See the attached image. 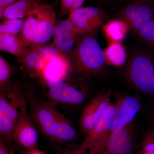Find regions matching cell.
Instances as JSON below:
<instances>
[{
	"mask_svg": "<svg viewBox=\"0 0 154 154\" xmlns=\"http://www.w3.org/2000/svg\"><path fill=\"white\" fill-rule=\"evenodd\" d=\"M28 113L31 121L45 137L60 144L74 141L77 132L73 125L48 99L30 94L28 96Z\"/></svg>",
	"mask_w": 154,
	"mask_h": 154,
	"instance_id": "6da1fadb",
	"label": "cell"
},
{
	"mask_svg": "<svg viewBox=\"0 0 154 154\" xmlns=\"http://www.w3.org/2000/svg\"><path fill=\"white\" fill-rule=\"evenodd\" d=\"M124 75L133 88L146 96H154V51L145 47L129 53Z\"/></svg>",
	"mask_w": 154,
	"mask_h": 154,
	"instance_id": "7a4b0ae2",
	"label": "cell"
},
{
	"mask_svg": "<svg viewBox=\"0 0 154 154\" xmlns=\"http://www.w3.org/2000/svg\"><path fill=\"white\" fill-rule=\"evenodd\" d=\"M24 19V27L19 37L27 47L44 45L52 36L56 20L52 5L44 3Z\"/></svg>",
	"mask_w": 154,
	"mask_h": 154,
	"instance_id": "3957f363",
	"label": "cell"
},
{
	"mask_svg": "<svg viewBox=\"0 0 154 154\" xmlns=\"http://www.w3.org/2000/svg\"><path fill=\"white\" fill-rule=\"evenodd\" d=\"M97 30L83 35L72 53V65L79 72L99 73L107 63L104 49L96 38Z\"/></svg>",
	"mask_w": 154,
	"mask_h": 154,
	"instance_id": "277c9868",
	"label": "cell"
},
{
	"mask_svg": "<svg viewBox=\"0 0 154 154\" xmlns=\"http://www.w3.org/2000/svg\"><path fill=\"white\" fill-rule=\"evenodd\" d=\"M28 99L21 86L11 84L0 92V136L6 143L12 142V134L22 108Z\"/></svg>",
	"mask_w": 154,
	"mask_h": 154,
	"instance_id": "5b68a950",
	"label": "cell"
},
{
	"mask_svg": "<svg viewBox=\"0 0 154 154\" xmlns=\"http://www.w3.org/2000/svg\"><path fill=\"white\" fill-rule=\"evenodd\" d=\"M115 112L114 103L109 105L100 121L77 147L70 149L74 154H101L105 149L111 131Z\"/></svg>",
	"mask_w": 154,
	"mask_h": 154,
	"instance_id": "8992f818",
	"label": "cell"
},
{
	"mask_svg": "<svg viewBox=\"0 0 154 154\" xmlns=\"http://www.w3.org/2000/svg\"><path fill=\"white\" fill-rule=\"evenodd\" d=\"M48 99L56 105L75 106L82 104L86 99L87 91L82 84H76L65 79L44 81Z\"/></svg>",
	"mask_w": 154,
	"mask_h": 154,
	"instance_id": "52a82bcc",
	"label": "cell"
},
{
	"mask_svg": "<svg viewBox=\"0 0 154 154\" xmlns=\"http://www.w3.org/2000/svg\"><path fill=\"white\" fill-rule=\"evenodd\" d=\"M154 18V0H134L119 11L116 19L128 25L133 35Z\"/></svg>",
	"mask_w": 154,
	"mask_h": 154,
	"instance_id": "ba28073f",
	"label": "cell"
},
{
	"mask_svg": "<svg viewBox=\"0 0 154 154\" xmlns=\"http://www.w3.org/2000/svg\"><path fill=\"white\" fill-rule=\"evenodd\" d=\"M112 92L102 91L88 103L83 110L79 120L80 131L86 136L100 121L111 104Z\"/></svg>",
	"mask_w": 154,
	"mask_h": 154,
	"instance_id": "9c48e42d",
	"label": "cell"
},
{
	"mask_svg": "<svg viewBox=\"0 0 154 154\" xmlns=\"http://www.w3.org/2000/svg\"><path fill=\"white\" fill-rule=\"evenodd\" d=\"M106 19L107 15L100 7L79 8L72 11L68 18L79 36L98 30Z\"/></svg>",
	"mask_w": 154,
	"mask_h": 154,
	"instance_id": "30bf717a",
	"label": "cell"
},
{
	"mask_svg": "<svg viewBox=\"0 0 154 154\" xmlns=\"http://www.w3.org/2000/svg\"><path fill=\"white\" fill-rule=\"evenodd\" d=\"M28 104L21 110L13 134L12 142L23 149L38 148V134L36 127L31 121L27 110Z\"/></svg>",
	"mask_w": 154,
	"mask_h": 154,
	"instance_id": "8fae6325",
	"label": "cell"
},
{
	"mask_svg": "<svg viewBox=\"0 0 154 154\" xmlns=\"http://www.w3.org/2000/svg\"><path fill=\"white\" fill-rule=\"evenodd\" d=\"M135 143L134 127L131 122L111 131L101 154H133Z\"/></svg>",
	"mask_w": 154,
	"mask_h": 154,
	"instance_id": "7c38bea8",
	"label": "cell"
},
{
	"mask_svg": "<svg viewBox=\"0 0 154 154\" xmlns=\"http://www.w3.org/2000/svg\"><path fill=\"white\" fill-rule=\"evenodd\" d=\"M115 97V112L111 131L132 122L141 107L139 99L133 95L117 94Z\"/></svg>",
	"mask_w": 154,
	"mask_h": 154,
	"instance_id": "4fadbf2b",
	"label": "cell"
},
{
	"mask_svg": "<svg viewBox=\"0 0 154 154\" xmlns=\"http://www.w3.org/2000/svg\"><path fill=\"white\" fill-rule=\"evenodd\" d=\"M52 36L53 44L63 54L72 50L79 36L74 26L68 19L54 25Z\"/></svg>",
	"mask_w": 154,
	"mask_h": 154,
	"instance_id": "5bb4252c",
	"label": "cell"
},
{
	"mask_svg": "<svg viewBox=\"0 0 154 154\" xmlns=\"http://www.w3.org/2000/svg\"><path fill=\"white\" fill-rule=\"evenodd\" d=\"M25 72L31 76L41 75L46 62L37 49V46H30L19 58Z\"/></svg>",
	"mask_w": 154,
	"mask_h": 154,
	"instance_id": "9a60e30c",
	"label": "cell"
},
{
	"mask_svg": "<svg viewBox=\"0 0 154 154\" xmlns=\"http://www.w3.org/2000/svg\"><path fill=\"white\" fill-rule=\"evenodd\" d=\"M44 4L42 0H19L6 8L2 19H24L38 6Z\"/></svg>",
	"mask_w": 154,
	"mask_h": 154,
	"instance_id": "2e32d148",
	"label": "cell"
},
{
	"mask_svg": "<svg viewBox=\"0 0 154 154\" xmlns=\"http://www.w3.org/2000/svg\"><path fill=\"white\" fill-rule=\"evenodd\" d=\"M69 63L64 55L46 63L41 77L44 81L51 79H65L70 68Z\"/></svg>",
	"mask_w": 154,
	"mask_h": 154,
	"instance_id": "e0dca14e",
	"label": "cell"
},
{
	"mask_svg": "<svg viewBox=\"0 0 154 154\" xmlns=\"http://www.w3.org/2000/svg\"><path fill=\"white\" fill-rule=\"evenodd\" d=\"M28 49L26 45L17 35L0 33V50L16 56L22 57Z\"/></svg>",
	"mask_w": 154,
	"mask_h": 154,
	"instance_id": "ac0fdd59",
	"label": "cell"
},
{
	"mask_svg": "<svg viewBox=\"0 0 154 154\" xmlns=\"http://www.w3.org/2000/svg\"><path fill=\"white\" fill-rule=\"evenodd\" d=\"M102 29L110 42H122L129 30L126 22L116 18L103 25Z\"/></svg>",
	"mask_w": 154,
	"mask_h": 154,
	"instance_id": "d6986e66",
	"label": "cell"
},
{
	"mask_svg": "<svg viewBox=\"0 0 154 154\" xmlns=\"http://www.w3.org/2000/svg\"><path fill=\"white\" fill-rule=\"evenodd\" d=\"M104 50L107 63L116 67L126 64L128 56L122 42H110Z\"/></svg>",
	"mask_w": 154,
	"mask_h": 154,
	"instance_id": "ffe728a7",
	"label": "cell"
},
{
	"mask_svg": "<svg viewBox=\"0 0 154 154\" xmlns=\"http://www.w3.org/2000/svg\"><path fill=\"white\" fill-rule=\"evenodd\" d=\"M137 35L144 47L154 51V18L141 28Z\"/></svg>",
	"mask_w": 154,
	"mask_h": 154,
	"instance_id": "44dd1931",
	"label": "cell"
},
{
	"mask_svg": "<svg viewBox=\"0 0 154 154\" xmlns=\"http://www.w3.org/2000/svg\"><path fill=\"white\" fill-rule=\"evenodd\" d=\"M25 19H15L4 20L0 24V33L20 34L24 27Z\"/></svg>",
	"mask_w": 154,
	"mask_h": 154,
	"instance_id": "7402d4cb",
	"label": "cell"
},
{
	"mask_svg": "<svg viewBox=\"0 0 154 154\" xmlns=\"http://www.w3.org/2000/svg\"><path fill=\"white\" fill-rule=\"evenodd\" d=\"M12 75V69L9 63L0 56V92L5 90L10 85Z\"/></svg>",
	"mask_w": 154,
	"mask_h": 154,
	"instance_id": "603a6c76",
	"label": "cell"
},
{
	"mask_svg": "<svg viewBox=\"0 0 154 154\" xmlns=\"http://www.w3.org/2000/svg\"><path fill=\"white\" fill-rule=\"evenodd\" d=\"M38 52L46 63L49 62L63 55L53 43L50 45L37 46Z\"/></svg>",
	"mask_w": 154,
	"mask_h": 154,
	"instance_id": "cb8c5ba5",
	"label": "cell"
},
{
	"mask_svg": "<svg viewBox=\"0 0 154 154\" xmlns=\"http://www.w3.org/2000/svg\"><path fill=\"white\" fill-rule=\"evenodd\" d=\"M61 17L69 14L72 11L81 8L86 0H60Z\"/></svg>",
	"mask_w": 154,
	"mask_h": 154,
	"instance_id": "d4e9b609",
	"label": "cell"
},
{
	"mask_svg": "<svg viewBox=\"0 0 154 154\" xmlns=\"http://www.w3.org/2000/svg\"><path fill=\"white\" fill-rule=\"evenodd\" d=\"M9 145L0 138V154H14V149Z\"/></svg>",
	"mask_w": 154,
	"mask_h": 154,
	"instance_id": "484cf974",
	"label": "cell"
},
{
	"mask_svg": "<svg viewBox=\"0 0 154 154\" xmlns=\"http://www.w3.org/2000/svg\"><path fill=\"white\" fill-rule=\"evenodd\" d=\"M19 0H0V18L2 19L6 8Z\"/></svg>",
	"mask_w": 154,
	"mask_h": 154,
	"instance_id": "4316f807",
	"label": "cell"
},
{
	"mask_svg": "<svg viewBox=\"0 0 154 154\" xmlns=\"http://www.w3.org/2000/svg\"><path fill=\"white\" fill-rule=\"evenodd\" d=\"M21 154H48L42 151L38 148L30 149H19Z\"/></svg>",
	"mask_w": 154,
	"mask_h": 154,
	"instance_id": "83f0119b",
	"label": "cell"
},
{
	"mask_svg": "<svg viewBox=\"0 0 154 154\" xmlns=\"http://www.w3.org/2000/svg\"><path fill=\"white\" fill-rule=\"evenodd\" d=\"M61 154H73L68 149H66Z\"/></svg>",
	"mask_w": 154,
	"mask_h": 154,
	"instance_id": "f1b7e54d",
	"label": "cell"
},
{
	"mask_svg": "<svg viewBox=\"0 0 154 154\" xmlns=\"http://www.w3.org/2000/svg\"><path fill=\"white\" fill-rule=\"evenodd\" d=\"M104 1L107 2H113V1H116V0H104Z\"/></svg>",
	"mask_w": 154,
	"mask_h": 154,
	"instance_id": "f546056e",
	"label": "cell"
},
{
	"mask_svg": "<svg viewBox=\"0 0 154 154\" xmlns=\"http://www.w3.org/2000/svg\"><path fill=\"white\" fill-rule=\"evenodd\" d=\"M123 1H125V2H131V1H134V0H123Z\"/></svg>",
	"mask_w": 154,
	"mask_h": 154,
	"instance_id": "4dcf8cb0",
	"label": "cell"
},
{
	"mask_svg": "<svg viewBox=\"0 0 154 154\" xmlns=\"http://www.w3.org/2000/svg\"><path fill=\"white\" fill-rule=\"evenodd\" d=\"M153 133L154 134V132Z\"/></svg>",
	"mask_w": 154,
	"mask_h": 154,
	"instance_id": "1f68e13d",
	"label": "cell"
}]
</instances>
